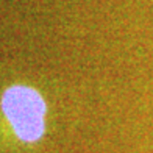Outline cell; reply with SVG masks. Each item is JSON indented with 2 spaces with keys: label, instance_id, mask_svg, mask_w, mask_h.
Segmentation results:
<instances>
[{
  "label": "cell",
  "instance_id": "obj_1",
  "mask_svg": "<svg viewBox=\"0 0 153 153\" xmlns=\"http://www.w3.org/2000/svg\"><path fill=\"white\" fill-rule=\"evenodd\" d=\"M2 111L16 136L24 142H36L45 131V102L36 89L14 85L2 95Z\"/></svg>",
  "mask_w": 153,
  "mask_h": 153
}]
</instances>
